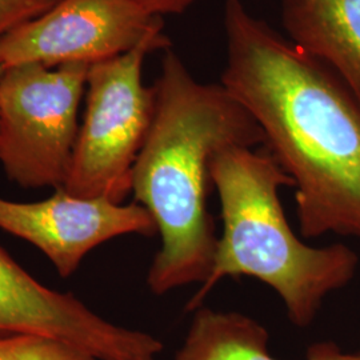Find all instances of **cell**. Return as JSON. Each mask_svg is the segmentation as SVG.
Wrapping results in <instances>:
<instances>
[{"instance_id": "8", "label": "cell", "mask_w": 360, "mask_h": 360, "mask_svg": "<svg viewBox=\"0 0 360 360\" xmlns=\"http://www.w3.org/2000/svg\"><path fill=\"white\" fill-rule=\"evenodd\" d=\"M0 230L37 247L62 278L77 272L94 248L124 235L153 238L158 229L136 202L115 203L55 190L39 202H13L0 196Z\"/></svg>"}, {"instance_id": "11", "label": "cell", "mask_w": 360, "mask_h": 360, "mask_svg": "<svg viewBox=\"0 0 360 360\" xmlns=\"http://www.w3.org/2000/svg\"><path fill=\"white\" fill-rule=\"evenodd\" d=\"M0 360H96L62 342L34 336H0Z\"/></svg>"}, {"instance_id": "14", "label": "cell", "mask_w": 360, "mask_h": 360, "mask_svg": "<svg viewBox=\"0 0 360 360\" xmlns=\"http://www.w3.org/2000/svg\"><path fill=\"white\" fill-rule=\"evenodd\" d=\"M306 360H360V352L346 354L333 342H319L309 346Z\"/></svg>"}, {"instance_id": "4", "label": "cell", "mask_w": 360, "mask_h": 360, "mask_svg": "<svg viewBox=\"0 0 360 360\" xmlns=\"http://www.w3.org/2000/svg\"><path fill=\"white\" fill-rule=\"evenodd\" d=\"M165 32L120 56L90 67L86 111L79 126L67 193L123 203L132 169L154 119L156 92L143 82L147 55L167 50Z\"/></svg>"}, {"instance_id": "15", "label": "cell", "mask_w": 360, "mask_h": 360, "mask_svg": "<svg viewBox=\"0 0 360 360\" xmlns=\"http://www.w3.org/2000/svg\"><path fill=\"white\" fill-rule=\"evenodd\" d=\"M3 70H4V68L0 65V77H1V74H3Z\"/></svg>"}, {"instance_id": "2", "label": "cell", "mask_w": 360, "mask_h": 360, "mask_svg": "<svg viewBox=\"0 0 360 360\" xmlns=\"http://www.w3.org/2000/svg\"><path fill=\"white\" fill-rule=\"evenodd\" d=\"M148 135L132 169L131 193L154 219L160 248L147 274L155 295L207 279L218 243L207 210L210 166L224 148L264 143L257 122L221 84L196 80L165 50Z\"/></svg>"}, {"instance_id": "9", "label": "cell", "mask_w": 360, "mask_h": 360, "mask_svg": "<svg viewBox=\"0 0 360 360\" xmlns=\"http://www.w3.org/2000/svg\"><path fill=\"white\" fill-rule=\"evenodd\" d=\"M297 49L331 65L360 103V0H282Z\"/></svg>"}, {"instance_id": "12", "label": "cell", "mask_w": 360, "mask_h": 360, "mask_svg": "<svg viewBox=\"0 0 360 360\" xmlns=\"http://www.w3.org/2000/svg\"><path fill=\"white\" fill-rule=\"evenodd\" d=\"M58 0H0V39L46 13Z\"/></svg>"}, {"instance_id": "13", "label": "cell", "mask_w": 360, "mask_h": 360, "mask_svg": "<svg viewBox=\"0 0 360 360\" xmlns=\"http://www.w3.org/2000/svg\"><path fill=\"white\" fill-rule=\"evenodd\" d=\"M146 13L160 18L162 15L184 13L195 0H132Z\"/></svg>"}, {"instance_id": "7", "label": "cell", "mask_w": 360, "mask_h": 360, "mask_svg": "<svg viewBox=\"0 0 360 360\" xmlns=\"http://www.w3.org/2000/svg\"><path fill=\"white\" fill-rule=\"evenodd\" d=\"M34 335L80 349L96 360H158L163 343L116 326L71 292L51 290L0 247V336Z\"/></svg>"}, {"instance_id": "6", "label": "cell", "mask_w": 360, "mask_h": 360, "mask_svg": "<svg viewBox=\"0 0 360 360\" xmlns=\"http://www.w3.org/2000/svg\"><path fill=\"white\" fill-rule=\"evenodd\" d=\"M163 31L160 18L132 0H58L0 39V65H92Z\"/></svg>"}, {"instance_id": "5", "label": "cell", "mask_w": 360, "mask_h": 360, "mask_svg": "<svg viewBox=\"0 0 360 360\" xmlns=\"http://www.w3.org/2000/svg\"><path fill=\"white\" fill-rule=\"evenodd\" d=\"M91 65H13L0 77V165L22 188L65 187Z\"/></svg>"}, {"instance_id": "3", "label": "cell", "mask_w": 360, "mask_h": 360, "mask_svg": "<svg viewBox=\"0 0 360 360\" xmlns=\"http://www.w3.org/2000/svg\"><path fill=\"white\" fill-rule=\"evenodd\" d=\"M210 172L223 231L211 271L186 311L203 306L221 279L251 276L282 299L290 322L307 327L324 299L355 276L356 252L342 243L312 247L297 238L279 198L281 188L294 187V181L270 153L229 147L214 156Z\"/></svg>"}, {"instance_id": "10", "label": "cell", "mask_w": 360, "mask_h": 360, "mask_svg": "<svg viewBox=\"0 0 360 360\" xmlns=\"http://www.w3.org/2000/svg\"><path fill=\"white\" fill-rule=\"evenodd\" d=\"M269 342V331L245 314L200 306L175 360H278Z\"/></svg>"}, {"instance_id": "1", "label": "cell", "mask_w": 360, "mask_h": 360, "mask_svg": "<svg viewBox=\"0 0 360 360\" xmlns=\"http://www.w3.org/2000/svg\"><path fill=\"white\" fill-rule=\"evenodd\" d=\"M221 86L294 181L304 238L360 239V103L319 60L279 37L240 0L224 7Z\"/></svg>"}]
</instances>
